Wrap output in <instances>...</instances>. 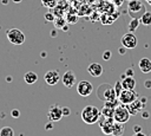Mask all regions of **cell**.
<instances>
[{
    "label": "cell",
    "instance_id": "1",
    "mask_svg": "<svg viewBox=\"0 0 151 136\" xmlns=\"http://www.w3.org/2000/svg\"><path fill=\"white\" fill-rule=\"evenodd\" d=\"M101 116L100 110L94 105H86L81 110V119L86 124H94L99 121Z\"/></svg>",
    "mask_w": 151,
    "mask_h": 136
},
{
    "label": "cell",
    "instance_id": "2",
    "mask_svg": "<svg viewBox=\"0 0 151 136\" xmlns=\"http://www.w3.org/2000/svg\"><path fill=\"white\" fill-rule=\"evenodd\" d=\"M97 97L103 102L114 101L117 99V95L114 91V88L107 83H103L97 88Z\"/></svg>",
    "mask_w": 151,
    "mask_h": 136
},
{
    "label": "cell",
    "instance_id": "3",
    "mask_svg": "<svg viewBox=\"0 0 151 136\" xmlns=\"http://www.w3.org/2000/svg\"><path fill=\"white\" fill-rule=\"evenodd\" d=\"M146 12L145 5L140 0H129L127 2V13L131 18L139 19Z\"/></svg>",
    "mask_w": 151,
    "mask_h": 136
},
{
    "label": "cell",
    "instance_id": "4",
    "mask_svg": "<svg viewBox=\"0 0 151 136\" xmlns=\"http://www.w3.org/2000/svg\"><path fill=\"white\" fill-rule=\"evenodd\" d=\"M6 37L8 39V41L15 46H20L25 43L26 40V37L22 31H20L19 28H15V27H12L9 30L6 31Z\"/></svg>",
    "mask_w": 151,
    "mask_h": 136
},
{
    "label": "cell",
    "instance_id": "5",
    "mask_svg": "<svg viewBox=\"0 0 151 136\" xmlns=\"http://www.w3.org/2000/svg\"><path fill=\"white\" fill-rule=\"evenodd\" d=\"M130 112L126 108V105L124 104H119L114 108V114H113V119L116 122H119V123H126L129 119H130Z\"/></svg>",
    "mask_w": 151,
    "mask_h": 136
},
{
    "label": "cell",
    "instance_id": "6",
    "mask_svg": "<svg viewBox=\"0 0 151 136\" xmlns=\"http://www.w3.org/2000/svg\"><path fill=\"white\" fill-rule=\"evenodd\" d=\"M118 99H119L120 104L127 105V104L134 102L136 99H138V93L134 90H125V89H123V91L118 96Z\"/></svg>",
    "mask_w": 151,
    "mask_h": 136
},
{
    "label": "cell",
    "instance_id": "7",
    "mask_svg": "<svg viewBox=\"0 0 151 136\" xmlns=\"http://www.w3.org/2000/svg\"><path fill=\"white\" fill-rule=\"evenodd\" d=\"M99 127L101 129V131L105 134V135H112V131H113V125H114V119L113 117H104V116H100L99 118Z\"/></svg>",
    "mask_w": 151,
    "mask_h": 136
},
{
    "label": "cell",
    "instance_id": "8",
    "mask_svg": "<svg viewBox=\"0 0 151 136\" xmlns=\"http://www.w3.org/2000/svg\"><path fill=\"white\" fill-rule=\"evenodd\" d=\"M93 91V85L88 80H80L77 83V92L81 97H88Z\"/></svg>",
    "mask_w": 151,
    "mask_h": 136
},
{
    "label": "cell",
    "instance_id": "9",
    "mask_svg": "<svg viewBox=\"0 0 151 136\" xmlns=\"http://www.w3.org/2000/svg\"><path fill=\"white\" fill-rule=\"evenodd\" d=\"M120 43H122V45H123L124 47H126V48L129 50V48H134V47L137 46L138 40H137V37L134 35V32H130V31H129L127 33H125V34L122 37Z\"/></svg>",
    "mask_w": 151,
    "mask_h": 136
},
{
    "label": "cell",
    "instance_id": "10",
    "mask_svg": "<svg viewBox=\"0 0 151 136\" xmlns=\"http://www.w3.org/2000/svg\"><path fill=\"white\" fill-rule=\"evenodd\" d=\"M63 117V109L60 105L58 104H53L50 106L48 111H47V118L51 122H57L59 119H61Z\"/></svg>",
    "mask_w": 151,
    "mask_h": 136
},
{
    "label": "cell",
    "instance_id": "11",
    "mask_svg": "<svg viewBox=\"0 0 151 136\" xmlns=\"http://www.w3.org/2000/svg\"><path fill=\"white\" fill-rule=\"evenodd\" d=\"M61 80H63V84H64L67 89H72V88L77 84V77H76V73H74L72 70H68V71H66V72L63 75Z\"/></svg>",
    "mask_w": 151,
    "mask_h": 136
},
{
    "label": "cell",
    "instance_id": "12",
    "mask_svg": "<svg viewBox=\"0 0 151 136\" xmlns=\"http://www.w3.org/2000/svg\"><path fill=\"white\" fill-rule=\"evenodd\" d=\"M44 79H45L46 84L53 86V85H55V84L61 79V77H60V73H59L58 70H50V71H47V72L45 73Z\"/></svg>",
    "mask_w": 151,
    "mask_h": 136
},
{
    "label": "cell",
    "instance_id": "13",
    "mask_svg": "<svg viewBox=\"0 0 151 136\" xmlns=\"http://www.w3.org/2000/svg\"><path fill=\"white\" fill-rule=\"evenodd\" d=\"M144 105H145V104H142V101L136 99L134 102L127 104L126 108H127L130 115H137L138 112H142V109L144 108Z\"/></svg>",
    "mask_w": 151,
    "mask_h": 136
},
{
    "label": "cell",
    "instance_id": "14",
    "mask_svg": "<svg viewBox=\"0 0 151 136\" xmlns=\"http://www.w3.org/2000/svg\"><path fill=\"white\" fill-rule=\"evenodd\" d=\"M87 72L92 77H100L103 75V66L99 63H91L87 66Z\"/></svg>",
    "mask_w": 151,
    "mask_h": 136
},
{
    "label": "cell",
    "instance_id": "15",
    "mask_svg": "<svg viewBox=\"0 0 151 136\" xmlns=\"http://www.w3.org/2000/svg\"><path fill=\"white\" fill-rule=\"evenodd\" d=\"M122 85H123V89H125V90H134L136 80L133 77L125 76L124 78H122Z\"/></svg>",
    "mask_w": 151,
    "mask_h": 136
},
{
    "label": "cell",
    "instance_id": "16",
    "mask_svg": "<svg viewBox=\"0 0 151 136\" xmlns=\"http://www.w3.org/2000/svg\"><path fill=\"white\" fill-rule=\"evenodd\" d=\"M138 66H139L140 71L144 73L151 72V60L149 58H142L138 63Z\"/></svg>",
    "mask_w": 151,
    "mask_h": 136
},
{
    "label": "cell",
    "instance_id": "17",
    "mask_svg": "<svg viewBox=\"0 0 151 136\" xmlns=\"http://www.w3.org/2000/svg\"><path fill=\"white\" fill-rule=\"evenodd\" d=\"M24 80H25L27 84L32 85V84H34V83L38 80V75H37L35 72H33V71H28V72L25 73Z\"/></svg>",
    "mask_w": 151,
    "mask_h": 136
},
{
    "label": "cell",
    "instance_id": "18",
    "mask_svg": "<svg viewBox=\"0 0 151 136\" xmlns=\"http://www.w3.org/2000/svg\"><path fill=\"white\" fill-rule=\"evenodd\" d=\"M124 130H125V125H124V123L114 122L112 135H113V136H122V135L124 134Z\"/></svg>",
    "mask_w": 151,
    "mask_h": 136
},
{
    "label": "cell",
    "instance_id": "19",
    "mask_svg": "<svg viewBox=\"0 0 151 136\" xmlns=\"http://www.w3.org/2000/svg\"><path fill=\"white\" fill-rule=\"evenodd\" d=\"M139 25H140V20H139V19H137V18H131V20H130V22H129V31H130V32L137 31L138 27H139Z\"/></svg>",
    "mask_w": 151,
    "mask_h": 136
},
{
    "label": "cell",
    "instance_id": "20",
    "mask_svg": "<svg viewBox=\"0 0 151 136\" xmlns=\"http://www.w3.org/2000/svg\"><path fill=\"white\" fill-rule=\"evenodd\" d=\"M139 20H140V22H142L143 25H145V26L151 25V12L146 11V12L139 18Z\"/></svg>",
    "mask_w": 151,
    "mask_h": 136
},
{
    "label": "cell",
    "instance_id": "21",
    "mask_svg": "<svg viewBox=\"0 0 151 136\" xmlns=\"http://www.w3.org/2000/svg\"><path fill=\"white\" fill-rule=\"evenodd\" d=\"M100 112H101V116H104V117H113L114 108H110V106L104 105V108L100 110Z\"/></svg>",
    "mask_w": 151,
    "mask_h": 136
},
{
    "label": "cell",
    "instance_id": "22",
    "mask_svg": "<svg viewBox=\"0 0 151 136\" xmlns=\"http://www.w3.org/2000/svg\"><path fill=\"white\" fill-rule=\"evenodd\" d=\"M0 136H14V130L11 127H2L0 129Z\"/></svg>",
    "mask_w": 151,
    "mask_h": 136
},
{
    "label": "cell",
    "instance_id": "23",
    "mask_svg": "<svg viewBox=\"0 0 151 136\" xmlns=\"http://www.w3.org/2000/svg\"><path fill=\"white\" fill-rule=\"evenodd\" d=\"M41 4L47 8H54L57 7L58 0H41Z\"/></svg>",
    "mask_w": 151,
    "mask_h": 136
},
{
    "label": "cell",
    "instance_id": "24",
    "mask_svg": "<svg viewBox=\"0 0 151 136\" xmlns=\"http://www.w3.org/2000/svg\"><path fill=\"white\" fill-rule=\"evenodd\" d=\"M113 88H114V91H116V95H117V97L120 95V92L123 91V85H122V82H116V84L113 85Z\"/></svg>",
    "mask_w": 151,
    "mask_h": 136
},
{
    "label": "cell",
    "instance_id": "25",
    "mask_svg": "<svg viewBox=\"0 0 151 136\" xmlns=\"http://www.w3.org/2000/svg\"><path fill=\"white\" fill-rule=\"evenodd\" d=\"M53 22H54V25H55V27H57V28H63L61 26H64V25H65V20H64L63 18H55Z\"/></svg>",
    "mask_w": 151,
    "mask_h": 136
},
{
    "label": "cell",
    "instance_id": "26",
    "mask_svg": "<svg viewBox=\"0 0 151 136\" xmlns=\"http://www.w3.org/2000/svg\"><path fill=\"white\" fill-rule=\"evenodd\" d=\"M111 56H112L111 51L106 50V51H104V53H103V59H104V60H110V59H111Z\"/></svg>",
    "mask_w": 151,
    "mask_h": 136
},
{
    "label": "cell",
    "instance_id": "27",
    "mask_svg": "<svg viewBox=\"0 0 151 136\" xmlns=\"http://www.w3.org/2000/svg\"><path fill=\"white\" fill-rule=\"evenodd\" d=\"M45 19L47 20V21H54V14H52L51 12H47L46 14H45Z\"/></svg>",
    "mask_w": 151,
    "mask_h": 136
},
{
    "label": "cell",
    "instance_id": "28",
    "mask_svg": "<svg viewBox=\"0 0 151 136\" xmlns=\"http://www.w3.org/2000/svg\"><path fill=\"white\" fill-rule=\"evenodd\" d=\"M11 115H12V117H14V118H18V117L20 116V111H19L18 109H13V110L11 111Z\"/></svg>",
    "mask_w": 151,
    "mask_h": 136
},
{
    "label": "cell",
    "instance_id": "29",
    "mask_svg": "<svg viewBox=\"0 0 151 136\" xmlns=\"http://www.w3.org/2000/svg\"><path fill=\"white\" fill-rule=\"evenodd\" d=\"M61 109H63V116H68V115L71 114L70 108H67V106H63Z\"/></svg>",
    "mask_w": 151,
    "mask_h": 136
},
{
    "label": "cell",
    "instance_id": "30",
    "mask_svg": "<svg viewBox=\"0 0 151 136\" xmlns=\"http://www.w3.org/2000/svg\"><path fill=\"white\" fill-rule=\"evenodd\" d=\"M125 75H126V76H130V77H133V75H134L133 69H127V70L125 71Z\"/></svg>",
    "mask_w": 151,
    "mask_h": 136
},
{
    "label": "cell",
    "instance_id": "31",
    "mask_svg": "<svg viewBox=\"0 0 151 136\" xmlns=\"http://www.w3.org/2000/svg\"><path fill=\"white\" fill-rule=\"evenodd\" d=\"M144 86H145L146 89H151V79H146V80L144 82Z\"/></svg>",
    "mask_w": 151,
    "mask_h": 136
},
{
    "label": "cell",
    "instance_id": "32",
    "mask_svg": "<svg viewBox=\"0 0 151 136\" xmlns=\"http://www.w3.org/2000/svg\"><path fill=\"white\" fill-rule=\"evenodd\" d=\"M142 116H143V118H149V117H150V114H149L146 110H144V111L142 112Z\"/></svg>",
    "mask_w": 151,
    "mask_h": 136
},
{
    "label": "cell",
    "instance_id": "33",
    "mask_svg": "<svg viewBox=\"0 0 151 136\" xmlns=\"http://www.w3.org/2000/svg\"><path fill=\"white\" fill-rule=\"evenodd\" d=\"M133 130H134V132H140L142 131V127L140 125H134L133 127Z\"/></svg>",
    "mask_w": 151,
    "mask_h": 136
},
{
    "label": "cell",
    "instance_id": "34",
    "mask_svg": "<svg viewBox=\"0 0 151 136\" xmlns=\"http://www.w3.org/2000/svg\"><path fill=\"white\" fill-rule=\"evenodd\" d=\"M126 50H127V48H126V47H124V46H122V47H120V48H119V50H118V52H119V53H120V54H124V53H125V52H126Z\"/></svg>",
    "mask_w": 151,
    "mask_h": 136
},
{
    "label": "cell",
    "instance_id": "35",
    "mask_svg": "<svg viewBox=\"0 0 151 136\" xmlns=\"http://www.w3.org/2000/svg\"><path fill=\"white\" fill-rule=\"evenodd\" d=\"M52 123H53V122H51V121H50V123L46 125V129H52V128H53V124H52Z\"/></svg>",
    "mask_w": 151,
    "mask_h": 136
},
{
    "label": "cell",
    "instance_id": "36",
    "mask_svg": "<svg viewBox=\"0 0 151 136\" xmlns=\"http://www.w3.org/2000/svg\"><path fill=\"white\" fill-rule=\"evenodd\" d=\"M114 1H116V5H117V6H120L124 0H114Z\"/></svg>",
    "mask_w": 151,
    "mask_h": 136
},
{
    "label": "cell",
    "instance_id": "37",
    "mask_svg": "<svg viewBox=\"0 0 151 136\" xmlns=\"http://www.w3.org/2000/svg\"><path fill=\"white\" fill-rule=\"evenodd\" d=\"M133 136H146V135H145L144 132H142V131H140V132H136Z\"/></svg>",
    "mask_w": 151,
    "mask_h": 136
},
{
    "label": "cell",
    "instance_id": "38",
    "mask_svg": "<svg viewBox=\"0 0 151 136\" xmlns=\"http://www.w3.org/2000/svg\"><path fill=\"white\" fill-rule=\"evenodd\" d=\"M13 1H14V2H20L21 0H13Z\"/></svg>",
    "mask_w": 151,
    "mask_h": 136
},
{
    "label": "cell",
    "instance_id": "39",
    "mask_svg": "<svg viewBox=\"0 0 151 136\" xmlns=\"http://www.w3.org/2000/svg\"><path fill=\"white\" fill-rule=\"evenodd\" d=\"M107 136H113V135H107Z\"/></svg>",
    "mask_w": 151,
    "mask_h": 136
}]
</instances>
